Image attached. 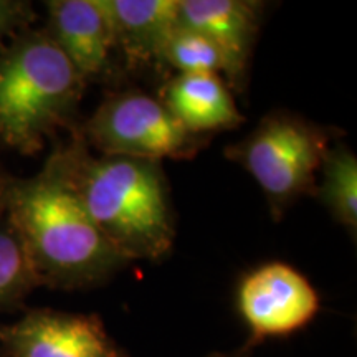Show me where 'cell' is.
I'll return each instance as SVG.
<instances>
[{
	"label": "cell",
	"mask_w": 357,
	"mask_h": 357,
	"mask_svg": "<svg viewBox=\"0 0 357 357\" xmlns=\"http://www.w3.org/2000/svg\"><path fill=\"white\" fill-rule=\"evenodd\" d=\"M3 357H129L96 312L52 307L26 310L15 323H0Z\"/></svg>",
	"instance_id": "52a82bcc"
},
{
	"label": "cell",
	"mask_w": 357,
	"mask_h": 357,
	"mask_svg": "<svg viewBox=\"0 0 357 357\" xmlns=\"http://www.w3.org/2000/svg\"><path fill=\"white\" fill-rule=\"evenodd\" d=\"M334 220L356 238L357 234V158L344 144H331L316 181V192Z\"/></svg>",
	"instance_id": "7c38bea8"
},
{
	"label": "cell",
	"mask_w": 357,
	"mask_h": 357,
	"mask_svg": "<svg viewBox=\"0 0 357 357\" xmlns=\"http://www.w3.org/2000/svg\"><path fill=\"white\" fill-rule=\"evenodd\" d=\"M48 159L124 260L159 261L169 255L176 215L162 162L96 155L73 128L70 139L58 142Z\"/></svg>",
	"instance_id": "6da1fadb"
},
{
	"label": "cell",
	"mask_w": 357,
	"mask_h": 357,
	"mask_svg": "<svg viewBox=\"0 0 357 357\" xmlns=\"http://www.w3.org/2000/svg\"><path fill=\"white\" fill-rule=\"evenodd\" d=\"M160 102L187 131L197 136L230 131L245 123L220 75H176L160 89Z\"/></svg>",
	"instance_id": "30bf717a"
},
{
	"label": "cell",
	"mask_w": 357,
	"mask_h": 357,
	"mask_svg": "<svg viewBox=\"0 0 357 357\" xmlns=\"http://www.w3.org/2000/svg\"><path fill=\"white\" fill-rule=\"evenodd\" d=\"M8 178H10V174L3 167H0V212H3V192H6Z\"/></svg>",
	"instance_id": "e0dca14e"
},
{
	"label": "cell",
	"mask_w": 357,
	"mask_h": 357,
	"mask_svg": "<svg viewBox=\"0 0 357 357\" xmlns=\"http://www.w3.org/2000/svg\"><path fill=\"white\" fill-rule=\"evenodd\" d=\"M86 83L45 29H26L0 50V146L33 155L75 126Z\"/></svg>",
	"instance_id": "3957f363"
},
{
	"label": "cell",
	"mask_w": 357,
	"mask_h": 357,
	"mask_svg": "<svg viewBox=\"0 0 357 357\" xmlns=\"http://www.w3.org/2000/svg\"><path fill=\"white\" fill-rule=\"evenodd\" d=\"M158 65L176 70L177 75L212 73L223 77L225 65L211 40L195 30L177 25L160 50Z\"/></svg>",
	"instance_id": "5bb4252c"
},
{
	"label": "cell",
	"mask_w": 357,
	"mask_h": 357,
	"mask_svg": "<svg viewBox=\"0 0 357 357\" xmlns=\"http://www.w3.org/2000/svg\"><path fill=\"white\" fill-rule=\"evenodd\" d=\"M38 287L19 234L6 212H0V314L22 310L29 294Z\"/></svg>",
	"instance_id": "4fadbf2b"
},
{
	"label": "cell",
	"mask_w": 357,
	"mask_h": 357,
	"mask_svg": "<svg viewBox=\"0 0 357 357\" xmlns=\"http://www.w3.org/2000/svg\"><path fill=\"white\" fill-rule=\"evenodd\" d=\"M252 351H253V346L247 342V344L238 347V349L227 351V352H212V354L205 357H252Z\"/></svg>",
	"instance_id": "2e32d148"
},
{
	"label": "cell",
	"mask_w": 357,
	"mask_h": 357,
	"mask_svg": "<svg viewBox=\"0 0 357 357\" xmlns=\"http://www.w3.org/2000/svg\"><path fill=\"white\" fill-rule=\"evenodd\" d=\"M236 307L253 347L265 339L287 337L305 329L321 310V298L301 271L270 261L247 273L236 289Z\"/></svg>",
	"instance_id": "8992f818"
},
{
	"label": "cell",
	"mask_w": 357,
	"mask_h": 357,
	"mask_svg": "<svg viewBox=\"0 0 357 357\" xmlns=\"http://www.w3.org/2000/svg\"><path fill=\"white\" fill-rule=\"evenodd\" d=\"M336 132L288 111L268 113L225 155L261 187L275 220L305 195H314L321 164Z\"/></svg>",
	"instance_id": "277c9868"
},
{
	"label": "cell",
	"mask_w": 357,
	"mask_h": 357,
	"mask_svg": "<svg viewBox=\"0 0 357 357\" xmlns=\"http://www.w3.org/2000/svg\"><path fill=\"white\" fill-rule=\"evenodd\" d=\"M255 0H181L178 25L195 30L220 52L229 88L242 93L263 19Z\"/></svg>",
	"instance_id": "ba28073f"
},
{
	"label": "cell",
	"mask_w": 357,
	"mask_h": 357,
	"mask_svg": "<svg viewBox=\"0 0 357 357\" xmlns=\"http://www.w3.org/2000/svg\"><path fill=\"white\" fill-rule=\"evenodd\" d=\"M32 3L25 0H0V50L17 33L30 29L35 22Z\"/></svg>",
	"instance_id": "9a60e30c"
},
{
	"label": "cell",
	"mask_w": 357,
	"mask_h": 357,
	"mask_svg": "<svg viewBox=\"0 0 357 357\" xmlns=\"http://www.w3.org/2000/svg\"><path fill=\"white\" fill-rule=\"evenodd\" d=\"M0 357H3V354H2V351H0Z\"/></svg>",
	"instance_id": "ac0fdd59"
},
{
	"label": "cell",
	"mask_w": 357,
	"mask_h": 357,
	"mask_svg": "<svg viewBox=\"0 0 357 357\" xmlns=\"http://www.w3.org/2000/svg\"><path fill=\"white\" fill-rule=\"evenodd\" d=\"M73 131L101 155L144 159H192L208 136L192 134L177 121L159 98L142 91L111 93Z\"/></svg>",
	"instance_id": "5b68a950"
},
{
	"label": "cell",
	"mask_w": 357,
	"mask_h": 357,
	"mask_svg": "<svg viewBox=\"0 0 357 357\" xmlns=\"http://www.w3.org/2000/svg\"><path fill=\"white\" fill-rule=\"evenodd\" d=\"M45 32L84 83L109 78L114 40L102 0H50Z\"/></svg>",
	"instance_id": "9c48e42d"
},
{
	"label": "cell",
	"mask_w": 357,
	"mask_h": 357,
	"mask_svg": "<svg viewBox=\"0 0 357 357\" xmlns=\"http://www.w3.org/2000/svg\"><path fill=\"white\" fill-rule=\"evenodd\" d=\"M3 212L24 243L40 287L95 288L129 263L96 229L50 159L32 177L10 176Z\"/></svg>",
	"instance_id": "7a4b0ae2"
},
{
	"label": "cell",
	"mask_w": 357,
	"mask_h": 357,
	"mask_svg": "<svg viewBox=\"0 0 357 357\" xmlns=\"http://www.w3.org/2000/svg\"><path fill=\"white\" fill-rule=\"evenodd\" d=\"M114 48L132 66L158 65L160 50L178 25L181 0H102Z\"/></svg>",
	"instance_id": "8fae6325"
}]
</instances>
